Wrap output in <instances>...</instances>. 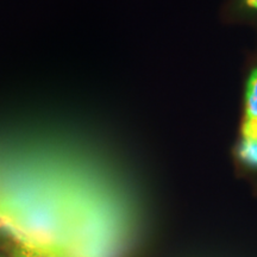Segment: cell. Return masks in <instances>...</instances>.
<instances>
[{
    "label": "cell",
    "mask_w": 257,
    "mask_h": 257,
    "mask_svg": "<svg viewBox=\"0 0 257 257\" xmlns=\"http://www.w3.org/2000/svg\"><path fill=\"white\" fill-rule=\"evenodd\" d=\"M242 137L257 140V67L250 73L246 81Z\"/></svg>",
    "instance_id": "6da1fadb"
},
{
    "label": "cell",
    "mask_w": 257,
    "mask_h": 257,
    "mask_svg": "<svg viewBox=\"0 0 257 257\" xmlns=\"http://www.w3.org/2000/svg\"><path fill=\"white\" fill-rule=\"evenodd\" d=\"M11 248H10L11 257H69L66 253L46 248V246L15 242V240H11Z\"/></svg>",
    "instance_id": "7a4b0ae2"
},
{
    "label": "cell",
    "mask_w": 257,
    "mask_h": 257,
    "mask_svg": "<svg viewBox=\"0 0 257 257\" xmlns=\"http://www.w3.org/2000/svg\"><path fill=\"white\" fill-rule=\"evenodd\" d=\"M236 154L244 166L257 169V140L242 137L236 149Z\"/></svg>",
    "instance_id": "3957f363"
},
{
    "label": "cell",
    "mask_w": 257,
    "mask_h": 257,
    "mask_svg": "<svg viewBox=\"0 0 257 257\" xmlns=\"http://www.w3.org/2000/svg\"><path fill=\"white\" fill-rule=\"evenodd\" d=\"M246 5L249 6V8H252V9H256L257 10V0H245Z\"/></svg>",
    "instance_id": "277c9868"
},
{
    "label": "cell",
    "mask_w": 257,
    "mask_h": 257,
    "mask_svg": "<svg viewBox=\"0 0 257 257\" xmlns=\"http://www.w3.org/2000/svg\"><path fill=\"white\" fill-rule=\"evenodd\" d=\"M0 257H3V256H0Z\"/></svg>",
    "instance_id": "5b68a950"
}]
</instances>
